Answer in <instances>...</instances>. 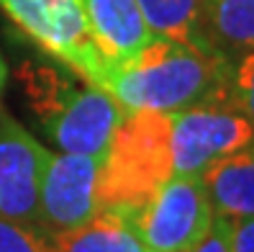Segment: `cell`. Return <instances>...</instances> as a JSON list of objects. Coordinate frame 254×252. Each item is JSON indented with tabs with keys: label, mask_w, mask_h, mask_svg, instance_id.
Wrapping results in <instances>:
<instances>
[{
	"label": "cell",
	"mask_w": 254,
	"mask_h": 252,
	"mask_svg": "<svg viewBox=\"0 0 254 252\" xmlns=\"http://www.w3.org/2000/svg\"><path fill=\"white\" fill-rule=\"evenodd\" d=\"M5 80H8V70H5L3 57H0V98H3V87H5Z\"/></svg>",
	"instance_id": "ac0fdd59"
},
{
	"label": "cell",
	"mask_w": 254,
	"mask_h": 252,
	"mask_svg": "<svg viewBox=\"0 0 254 252\" xmlns=\"http://www.w3.org/2000/svg\"><path fill=\"white\" fill-rule=\"evenodd\" d=\"M80 5L100 54L111 65L131 59L152 41L136 0H80Z\"/></svg>",
	"instance_id": "9c48e42d"
},
{
	"label": "cell",
	"mask_w": 254,
	"mask_h": 252,
	"mask_svg": "<svg viewBox=\"0 0 254 252\" xmlns=\"http://www.w3.org/2000/svg\"><path fill=\"white\" fill-rule=\"evenodd\" d=\"M200 180L218 219H254V142L208 165Z\"/></svg>",
	"instance_id": "30bf717a"
},
{
	"label": "cell",
	"mask_w": 254,
	"mask_h": 252,
	"mask_svg": "<svg viewBox=\"0 0 254 252\" xmlns=\"http://www.w3.org/2000/svg\"><path fill=\"white\" fill-rule=\"evenodd\" d=\"M52 252H144L136 232V211L106 206L85 224L47 232Z\"/></svg>",
	"instance_id": "8fae6325"
},
{
	"label": "cell",
	"mask_w": 254,
	"mask_h": 252,
	"mask_svg": "<svg viewBox=\"0 0 254 252\" xmlns=\"http://www.w3.org/2000/svg\"><path fill=\"white\" fill-rule=\"evenodd\" d=\"M136 5L152 36L205 47L200 34V0H136Z\"/></svg>",
	"instance_id": "4fadbf2b"
},
{
	"label": "cell",
	"mask_w": 254,
	"mask_h": 252,
	"mask_svg": "<svg viewBox=\"0 0 254 252\" xmlns=\"http://www.w3.org/2000/svg\"><path fill=\"white\" fill-rule=\"evenodd\" d=\"M200 34L226 62L254 52V0H200Z\"/></svg>",
	"instance_id": "7c38bea8"
},
{
	"label": "cell",
	"mask_w": 254,
	"mask_h": 252,
	"mask_svg": "<svg viewBox=\"0 0 254 252\" xmlns=\"http://www.w3.org/2000/svg\"><path fill=\"white\" fill-rule=\"evenodd\" d=\"M170 126V113L126 111L100 165V209L113 206L139 211L175 175Z\"/></svg>",
	"instance_id": "3957f363"
},
{
	"label": "cell",
	"mask_w": 254,
	"mask_h": 252,
	"mask_svg": "<svg viewBox=\"0 0 254 252\" xmlns=\"http://www.w3.org/2000/svg\"><path fill=\"white\" fill-rule=\"evenodd\" d=\"M175 175H200L208 165L254 142V126L242 113L231 87L198 106L170 113Z\"/></svg>",
	"instance_id": "277c9868"
},
{
	"label": "cell",
	"mask_w": 254,
	"mask_h": 252,
	"mask_svg": "<svg viewBox=\"0 0 254 252\" xmlns=\"http://www.w3.org/2000/svg\"><path fill=\"white\" fill-rule=\"evenodd\" d=\"M231 252H254V219L231 221Z\"/></svg>",
	"instance_id": "e0dca14e"
},
{
	"label": "cell",
	"mask_w": 254,
	"mask_h": 252,
	"mask_svg": "<svg viewBox=\"0 0 254 252\" xmlns=\"http://www.w3.org/2000/svg\"><path fill=\"white\" fill-rule=\"evenodd\" d=\"M216 221L200 175H172L136 211L144 252H188Z\"/></svg>",
	"instance_id": "8992f818"
},
{
	"label": "cell",
	"mask_w": 254,
	"mask_h": 252,
	"mask_svg": "<svg viewBox=\"0 0 254 252\" xmlns=\"http://www.w3.org/2000/svg\"><path fill=\"white\" fill-rule=\"evenodd\" d=\"M106 155H52L39 185V224L44 232H64L100 211L98 177Z\"/></svg>",
	"instance_id": "52a82bcc"
},
{
	"label": "cell",
	"mask_w": 254,
	"mask_h": 252,
	"mask_svg": "<svg viewBox=\"0 0 254 252\" xmlns=\"http://www.w3.org/2000/svg\"><path fill=\"white\" fill-rule=\"evenodd\" d=\"M49 157L16 118L0 116V219L39 224V185Z\"/></svg>",
	"instance_id": "ba28073f"
},
{
	"label": "cell",
	"mask_w": 254,
	"mask_h": 252,
	"mask_svg": "<svg viewBox=\"0 0 254 252\" xmlns=\"http://www.w3.org/2000/svg\"><path fill=\"white\" fill-rule=\"evenodd\" d=\"M0 8L47 54L100 87L108 59L87 28L80 0H0Z\"/></svg>",
	"instance_id": "5b68a950"
},
{
	"label": "cell",
	"mask_w": 254,
	"mask_h": 252,
	"mask_svg": "<svg viewBox=\"0 0 254 252\" xmlns=\"http://www.w3.org/2000/svg\"><path fill=\"white\" fill-rule=\"evenodd\" d=\"M26 106L62 152L106 155L124 106L59 59H26L18 67Z\"/></svg>",
	"instance_id": "7a4b0ae2"
},
{
	"label": "cell",
	"mask_w": 254,
	"mask_h": 252,
	"mask_svg": "<svg viewBox=\"0 0 254 252\" xmlns=\"http://www.w3.org/2000/svg\"><path fill=\"white\" fill-rule=\"evenodd\" d=\"M231 95L254 126V52L239 57L231 65Z\"/></svg>",
	"instance_id": "9a60e30c"
},
{
	"label": "cell",
	"mask_w": 254,
	"mask_h": 252,
	"mask_svg": "<svg viewBox=\"0 0 254 252\" xmlns=\"http://www.w3.org/2000/svg\"><path fill=\"white\" fill-rule=\"evenodd\" d=\"M100 87L124 111L175 113L216 98L231 87V62L203 44L152 36L124 62H108Z\"/></svg>",
	"instance_id": "6da1fadb"
},
{
	"label": "cell",
	"mask_w": 254,
	"mask_h": 252,
	"mask_svg": "<svg viewBox=\"0 0 254 252\" xmlns=\"http://www.w3.org/2000/svg\"><path fill=\"white\" fill-rule=\"evenodd\" d=\"M188 252H231V221L216 216L211 232Z\"/></svg>",
	"instance_id": "2e32d148"
},
{
	"label": "cell",
	"mask_w": 254,
	"mask_h": 252,
	"mask_svg": "<svg viewBox=\"0 0 254 252\" xmlns=\"http://www.w3.org/2000/svg\"><path fill=\"white\" fill-rule=\"evenodd\" d=\"M0 252H52V247L39 224L0 219Z\"/></svg>",
	"instance_id": "5bb4252c"
}]
</instances>
